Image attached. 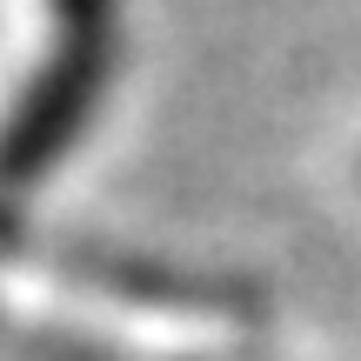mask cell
I'll list each match as a JSON object with an SVG mask.
<instances>
[{"mask_svg": "<svg viewBox=\"0 0 361 361\" xmlns=\"http://www.w3.org/2000/svg\"><path fill=\"white\" fill-rule=\"evenodd\" d=\"M54 7V61L34 74L27 101L0 128V174L34 180L40 168L61 161V147H74V134L87 128L94 101H101L107 74H114V0H47Z\"/></svg>", "mask_w": 361, "mask_h": 361, "instance_id": "obj_1", "label": "cell"}]
</instances>
